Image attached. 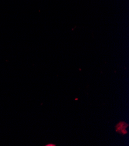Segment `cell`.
I'll list each match as a JSON object with an SVG mask.
<instances>
[{"mask_svg": "<svg viewBox=\"0 0 129 146\" xmlns=\"http://www.w3.org/2000/svg\"><path fill=\"white\" fill-rule=\"evenodd\" d=\"M56 145H54V144H48V145H46V146H55Z\"/></svg>", "mask_w": 129, "mask_h": 146, "instance_id": "2", "label": "cell"}, {"mask_svg": "<svg viewBox=\"0 0 129 146\" xmlns=\"http://www.w3.org/2000/svg\"><path fill=\"white\" fill-rule=\"evenodd\" d=\"M128 126V125L124 122H120L117 126H116V130L118 132H120L123 135L127 133L126 128Z\"/></svg>", "mask_w": 129, "mask_h": 146, "instance_id": "1", "label": "cell"}]
</instances>
